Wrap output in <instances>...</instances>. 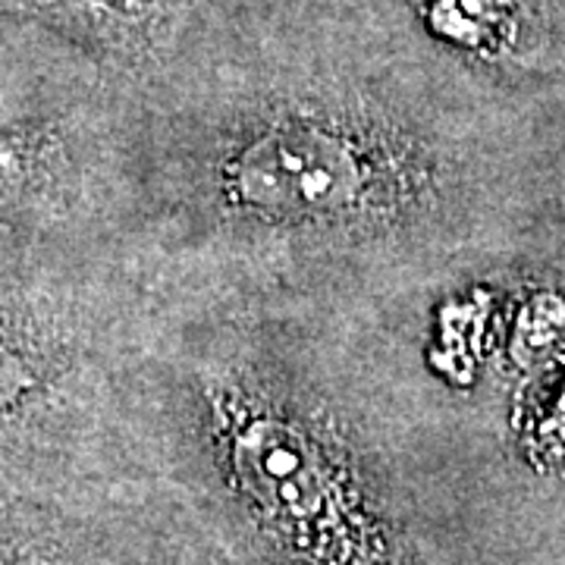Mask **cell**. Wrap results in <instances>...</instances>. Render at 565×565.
Returning a JSON list of instances; mask_svg holds the SVG:
<instances>
[{
    "mask_svg": "<svg viewBox=\"0 0 565 565\" xmlns=\"http://www.w3.org/2000/svg\"><path fill=\"white\" fill-rule=\"evenodd\" d=\"M92 330L79 305L29 274L22 262H3V437L70 415L95 396Z\"/></svg>",
    "mask_w": 565,
    "mask_h": 565,
    "instance_id": "4",
    "label": "cell"
},
{
    "mask_svg": "<svg viewBox=\"0 0 565 565\" xmlns=\"http://www.w3.org/2000/svg\"><path fill=\"white\" fill-rule=\"evenodd\" d=\"M148 182L185 248L277 277L459 243L478 173L412 88L337 63L245 66L154 126Z\"/></svg>",
    "mask_w": 565,
    "mask_h": 565,
    "instance_id": "1",
    "label": "cell"
},
{
    "mask_svg": "<svg viewBox=\"0 0 565 565\" xmlns=\"http://www.w3.org/2000/svg\"><path fill=\"white\" fill-rule=\"evenodd\" d=\"M70 47V44H66ZM82 66L73 51L66 88H47L51 76L29 70L20 51L3 41V122H0V214L3 255H35L41 239L61 233L102 199L107 170L104 85L70 88Z\"/></svg>",
    "mask_w": 565,
    "mask_h": 565,
    "instance_id": "3",
    "label": "cell"
},
{
    "mask_svg": "<svg viewBox=\"0 0 565 565\" xmlns=\"http://www.w3.org/2000/svg\"><path fill=\"white\" fill-rule=\"evenodd\" d=\"M223 487L289 565H412L340 405L255 337L204 349L180 377Z\"/></svg>",
    "mask_w": 565,
    "mask_h": 565,
    "instance_id": "2",
    "label": "cell"
},
{
    "mask_svg": "<svg viewBox=\"0 0 565 565\" xmlns=\"http://www.w3.org/2000/svg\"><path fill=\"white\" fill-rule=\"evenodd\" d=\"M434 61L490 79L522 70L544 51L546 0H403Z\"/></svg>",
    "mask_w": 565,
    "mask_h": 565,
    "instance_id": "6",
    "label": "cell"
},
{
    "mask_svg": "<svg viewBox=\"0 0 565 565\" xmlns=\"http://www.w3.org/2000/svg\"><path fill=\"white\" fill-rule=\"evenodd\" d=\"M537 449L550 462H565V393L550 405L544 422H537Z\"/></svg>",
    "mask_w": 565,
    "mask_h": 565,
    "instance_id": "7",
    "label": "cell"
},
{
    "mask_svg": "<svg viewBox=\"0 0 565 565\" xmlns=\"http://www.w3.org/2000/svg\"><path fill=\"white\" fill-rule=\"evenodd\" d=\"M217 0H3V20L70 44L107 76L161 85L204 47Z\"/></svg>",
    "mask_w": 565,
    "mask_h": 565,
    "instance_id": "5",
    "label": "cell"
}]
</instances>
